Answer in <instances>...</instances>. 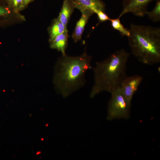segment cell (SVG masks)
<instances>
[{"mask_svg":"<svg viewBox=\"0 0 160 160\" xmlns=\"http://www.w3.org/2000/svg\"><path fill=\"white\" fill-rule=\"evenodd\" d=\"M92 57L85 50L81 55H62L56 65L54 82L57 89L66 97L84 86L87 71L92 69Z\"/></svg>","mask_w":160,"mask_h":160,"instance_id":"6da1fadb","label":"cell"},{"mask_svg":"<svg viewBox=\"0 0 160 160\" xmlns=\"http://www.w3.org/2000/svg\"><path fill=\"white\" fill-rule=\"evenodd\" d=\"M129 54L124 49L118 50L107 58L97 62L92 68L94 76V84L90 97H93L101 92L111 93L120 87L127 76V62Z\"/></svg>","mask_w":160,"mask_h":160,"instance_id":"7a4b0ae2","label":"cell"},{"mask_svg":"<svg viewBox=\"0 0 160 160\" xmlns=\"http://www.w3.org/2000/svg\"><path fill=\"white\" fill-rule=\"evenodd\" d=\"M128 41L132 54L142 63L160 62V28L131 24Z\"/></svg>","mask_w":160,"mask_h":160,"instance_id":"3957f363","label":"cell"},{"mask_svg":"<svg viewBox=\"0 0 160 160\" xmlns=\"http://www.w3.org/2000/svg\"><path fill=\"white\" fill-rule=\"evenodd\" d=\"M108 105L107 119L109 120L117 119H127L129 116L131 101L122 92L120 87L112 91Z\"/></svg>","mask_w":160,"mask_h":160,"instance_id":"277c9868","label":"cell"},{"mask_svg":"<svg viewBox=\"0 0 160 160\" xmlns=\"http://www.w3.org/2000/svg\"><path fill=\"white\" fill-rule=\"evenodd\" d=\"M156 0H123L122 11L119 17L127 13H132L139 17L144 16L148 11L147 7L149 4Z\"/></svg>","mask_w":160,"mask_h":160,"instance_id":"5b68a950","label":"cell"},{"mask_svg":"<svg viewBox=\"0 0 160 160\" xmlns=\"http://www.w3.org/2000/svg\"><path fill=\"white\" fill-rule=\"evenodd\" d=\"M143 79L141 76L134 75L127 76L122 82L120 87L124 95L129 100L131 101Z\"/></svg>","mask_w":160,"mask_h":160,"instance_id":"8992f818","label":"cell"},{"mask_svg":"<svg viewBox=\"0 0 160 160\" xmlns=\"http://www.w3.org/2000/svg\"><path fill=\"white\" fill-rule=\"evenodd\" d=\"M75 8L81 12L89 11L94 13L98 11H105V5L102 0H73Z\"/></svg>","mask_w":160,"mask_h":160,"instance_id":"52a82bcc","label":"cell"},{"mask_svg":"<svg viewBox=\"0 0 160 160\" xmlns=\"http://www.w3.org/2000/svg\"><path fill=\"white\" fill-rule=\"evenodd\" d=\"M81 12V16L77 22L72 35V39L75 43L81 39L85 27L90 17L94 14L89 11H84Z\"/></svg>","mask_w":160,"mask_h":160,"instance_id":"ba28073f","label":"cell"},{"mask_svg":"<svg viewBox=\"0 0 160 160\" xmlns=\"http://www.w3.org/2000/svg\"><path fill=\"white\" fill-rule=\"evenodd\" d=\"M75 6L73 0H63L62 6L57 19L67 26Z\"/></svg>","mask_w":160,"mask_h":160,"instance_id":"9c48e42d","label":"cell"},{"mask_svg":"<svg viewBox=\"0 0 160 160\" xmlns=\"http://www.w3.org/2000/svg\"><path fill=\"white\" fill-rule=\"evenodd\" d=\"M68 33V30L66 31L57 35L50 41L51 47L60 52L62 55L66 54L69 37Z\"/></svg>","mask_w":160,"mask_h":160,"instance_id":"30bf717a","label":"cell"},{"mask_svg":"<svg viewBox=\"0 0 160 160\" xmlns=\"http://www.w3.org/2000/svg\"><path fill=\"white\" fill-rule=\"evenodd\" d=\"M68 30L67 26L64 25L57 18L55 19L49 29V41L57 35Z\"/></svg>","mask_w":160,"mask_h":160,"instance_id":"8fae6325","label":"cell"},{"mask_svg":"<svg viewBox=\"0 0 160 160\" xmlns=\"http://www.w3.org/2000/svg\"><path fill=\"white\" fill-rule=\"evenodd\" d=\"M120 19L119 17L116 18H110L109 21L113 29L118 31L122 36H125L128 37L130 35L129 30L124 27L121 23Z\"/></svg>","mask_w":160,"mask_h":160,"instance_id":"7c38bea8","label":"cell"},{"mask_svg":"<svg viewBox=\"0 0 160 160\" xmlns=\"http://www.w3.org/2000/svg\"><path fill=\"white\" fill-rule=\"evenodd\" d=\"M156 1L154 8L150 11H148L146 14L150 19L154 22L160 21V0Z\"/></svg>","mask_w":160,"mask_h":160,"instance_id":"4fadbf2b","label":"cell"},{"mask_svg":"<svg viewBox=\"0 0 160 160\" xmlns=\"http://www.w3.org/2000/svg\"><path fill=\"white\" fill-rule=\"evenodd\" d=\"M9 8L15 10H19L23 8V0H4Z\"/></svg>","mask_w":160,"mask_h":160,"instance_id":"5bb4252c","label":"cell"},{"mask_svg":"<svg viewBox=\"0 0 160 160\" xmlns=\"http://www.w3.org/2000/svg\"><path fill=\"white\" fill-rule=\"evenodd\" d=\"M95 14L97 16L99 23L109 21L110 18L105 13V11L99 10L97 11Z\"/></svg>","mask_w":160,"mask_h":160,"instance_id":"9a60e30c","label":"cell"},{"mask_svg":"<svg viewBox=\"0 0 160 160\" xmlns=\"http://www.w3.org/2000/svg\"><path fill=\"white\" fill-rule=\"evenodd\" d=\"M7 5L0 4V19L8 16L10 13V10Z\"/></svg>","mask_w":160,"mask_h":160,"instance_id":"2e32d148","label":"cell"},{"mask_svg":"<svg viewBox=\"0 0 160 160\" xmlns=\"http://www.w3.org/2000/svg\"><path fill=\"white\" fill-rule=\"evenodd\" d=\"M33 0H23V7L24 8Z\"/></svg>","mask_w":160,"mask_h":160,"instance_id":"e0dca14e","label":"cell"}]
</instances>
